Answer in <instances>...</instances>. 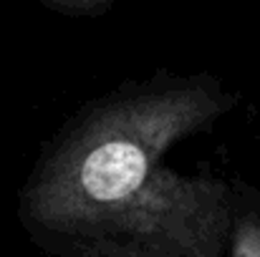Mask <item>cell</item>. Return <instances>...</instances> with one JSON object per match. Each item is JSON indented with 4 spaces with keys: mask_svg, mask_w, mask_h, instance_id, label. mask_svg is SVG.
Segmentation results:
<instances>
[{
    "mask_svg": "<svg viewBox=\"0 0 260 257\" xmlns=\"http://www.w3.org/2000/svg\"><path fill=\"white\" fill-rule=\"evenodd\" d=\"M238 103L215 74L167 68L86 101L43 144L20 225L53 257H228L235 187L165 157Z\"/></svg>",
    "mask_w": 260,
    "mask_h": 257,
    "instance_id": "1",
    "label": "cell"
},
{
    "mask_svg": "<svg viewBox=\"0 0 260 257\" xmlns=\"http://www.w3.org/2000/svg\"><path fill=\"white\" fill-rule=\"evenodd\" d=\"M233 187L235 207L228 240V257H260V189L243 181Z\"/></svg>",
    "mask_w": 260,
    "mask_h": 257,
    "instance_id": "2",
    "label": "cell"
},
{
    "mask_svg": "<svg viewBox=\"0 0 260 257\" xmlns=\"http://www.w3.org/2000/svg\"><path fill=\"white\" fill-rule=\"evenodd\" d=\"M36 3L66 18H101L121 0H36Z\"/></svg>",
    "mask_w": 260,
    "mask_h": 257,
    "instance_id": "3",
    "label": "cell"
}]
</instances>
